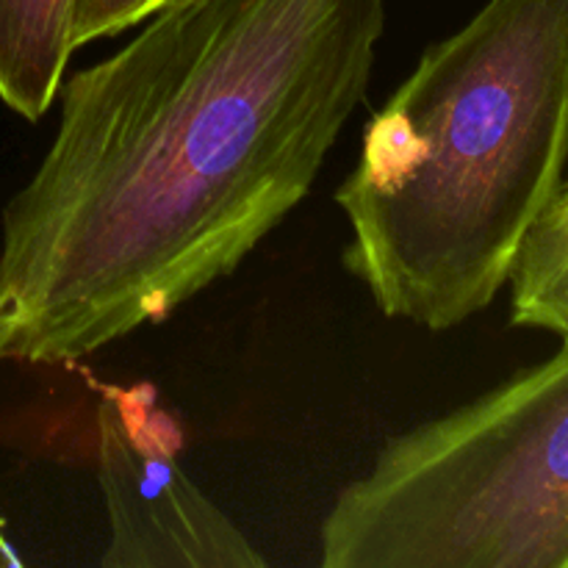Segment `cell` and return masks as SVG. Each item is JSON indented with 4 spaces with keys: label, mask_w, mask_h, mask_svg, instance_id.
Here are the masks:
<instances>
[{
    "label": "cell",
    "mask_w": 568,
    "mask_h": 568,
    "mask_svg": "<svg viewBox=\"0 0 568 568\" xmlns=\"http://www.w3.org/2000/svg\"><path fill=\"white\" fill-rule=\"evenodd\" d=\"M388 0H164L59 87L0 225V364H75L231 275L366 103Z\"/></svg>",
    "instance_id": "1"
},
{
    "label": "cell",
    "mask_w": 568,
    "mask_h": 568,
    "mask_svg": "<svg viewBox=\"0 0 568 568\" xmlns=\"http://www.w3.org/2000/svg\"><path fill=\"white\" fill-rule=\"evenodd\" d=\"M568 166V0H488L369 116L342 261L388 320L486 311Z\"/></svg>",
    "instance_id": "2"
},
{
    "label": "cell",
    "mask_w": 568,
    "mask_h": 568,
    "mask_svg": "<svg viewBox=\"0 0 568 568\" xmlns=\"http://www.w3.org/2000/svg\"><path fill=\"white\" fill-rule=\"evenodd\" d=\"M98 388V483L109 516L105 568H264L266 558L189 480L183 433L150 383Z\"/></svg>",
    "instance_id": "4"
},
{
    "label": "cell",
    "mask_w": 568,
    "mask_h": 568,
    "mask_svg": "<svg viewBox=\"0 0 568 568\" xmlns=\"http://www.w3.org/2000/svg\"><path fill=\"white\" fill-rule=\"evenodd\" d=\"M164 0H75L72 11V44L83 48L98 39L116 37L139 26Z\"/></svg>",
    "instance_id": "7"
},
{
    "label": "cell",
    "mask_w": 568,
    "mask_h": 568,
    "mask_svg": "<svg viewBox=\"0 0 568 568\" xmlns=\"http://www.w3.org/2000/svg\"><path fill=\"white\" fill-rule=\"evenodd\" d=\"M544 364L388 438L338 491L322 568H568V338Z\"/></svg>",
    "instance_id": "3"
},
{
    "label": "cell",
    "mask_w": 568,
    "mask_h": 568,
    "mask_svg": "<svg viewBox=\"0 0 568 568\" xmlns=\"http://www.w3.org/2000/svg\"><path fill=\"white\" fill-rule=\"evenodd\" d=\"M560 186L568 189V166H566V178H564V183H560Z\"/></svg>",
    "instance_id": "9"
},
{
    "label": "cell",
    "mask_w": 568,
    "mask_h": 568,
    "mask_svg": "<svg viewBox=\"0 0 568 568\" xmlns=\"http://www.w3.org/2000/svg\"><path fill=\"white\" fill-rule=\"evenodd\" d=\"M22 566L20 555L14 552V547H11V541L6 538V527H3V519H0V568H17Z\"/></svg>",
    "instance_id": "8"
},
{
    "label": "cell",
    "mask_w": 568,
    "mask_h": 568,
    "mask_svg": "<svg viewBox=\"0 0 568 568\" xmlns=\"http://www.w3.org/2000/svg\"><path fill=\"white\" fill-rule=\"evenodd\" d=\"M508 283L510 325L568 338V189L530 227Z\"/></svg>",
    "instance_id": "6"
},
{
    "label": "cell",
    "mask_w": 568,
    "mask_h": 568,
    "mask_svg": "<svg viewBox=\"0 0 568 568\" xmlns=\"http://www.w3.org/2000/svg\"><path fill=\"white\" fill-rule=\"evenodd\" d=\"M75 0H0V103L39 122L59 98L75 44Z\"/></svg>",
    "instance_id": "5"
}]
</instances>
